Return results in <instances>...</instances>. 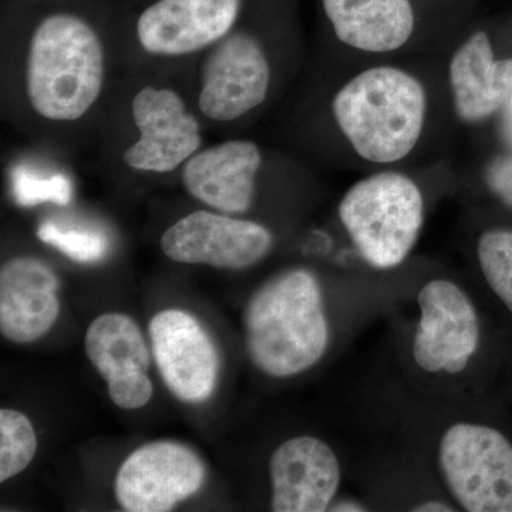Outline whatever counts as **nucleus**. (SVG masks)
<instances>
[{"label":"nucleus","mask_w":512,"mask_h":512,"mask_svg":"<svg viewBox=\"0 0 512 512\" xmlns=\"http://www.w3.org/2000/svg\"><path fill=\"white\" fill-rule=\"evenodd\" d=\"M106 53L97 29L74 10H55L37 22L26 57V96L37 116L72 123L103 92Z\"/></svg>","instance_id":"f257e3e1"},{"label":"nucleus","mask_w":512,"mask_h":512,"mask_svg":"<svg viewBox=\"0 0 512 512\" xmlns=\"http://www.w3.org/2000/svg\"><path fill=\"white\" fill-rule=\"evenodd\" d=\"M244 330L248 355L265 375L291 377L311 369L329 343L316 276L291 269L266 282L249 299Z\"/></svg>","instance_id":"f03ea898"},{"label":"nucleus","mask_w":512,"mask_h":512,"mask_svg":"<svg viewBox=\"0 0 512 512\" xmlns=\"http://www.w3.org/2000/svg\"><path fill=\"white\" fill-rule=\"evenodd\" d=\"M332 111L357 156L369 163L392 164L409 156L419 143L427 94L406 70L372 67L340 87Z\"/></svg>","instance_id":"7ed1b4c3"},{"label":"nucleus","mask_w":512,"mask_h":512,"mask_svg":"<svg viewBox=\"0 0 512 512\" xmlns=\"http://www.w3.org/2000/svg\"><path fill=\"white\" fill-rule=\"evenodd\" d=\"M339 217L367 264L396 268L419 239L423 194L419 185L402 173L369 175L346 192L339 204Z\"/></svg>","instance_id":"20e7f679"},{"label":"nucleus","mask_w":512,"mask_h":512,"mask_svg":"<svg viewBox=\"0 0 512 512\" xmlns=\"http://www.w3.org/2000/svg\"><path fill=\"white\" fill-rule=\"evenodd\" d=\"M441 476L470 512H512V444L500 431L457 423L439 447Z\"/></svg>","instance_id":"39448f33"},{"label":"nucleus","mask_w":512,"mask_h":512,"mask_svg":"<svg viewBox=\"0 0 512 512\" xmlns=\"http://www.w3.org/2000/svg\"><path fill=\"white\" fill-rule=\"evenodd\" d=\"M271 64L252 33L232 30L210 47L201 69L198 107L207 119L229 123L258 109L268 97Z\"/></svg>","instance_id":"423d86ee"},{"label":"nucleus","mask_w":512,"mask_h":512,"mask_svg":"<svg viewBox=\"0 0 512 512\" xmlns=\"http://www.w3.org/2000/svg\"><path fill=\"white\" fill-rule=\"evenodd\" d=\"M164 255L178 264L244 271L271 252L272 232L258 222L218 211H194L161 237Z\"/></svg>","instance_id":"0eeeda50"},{"label":"nucleus","mask_w":512,"mask_h":512,"mask_svg":"<svg viewBox=\"0 0 512 512\" xmlns=\"http://www.w3.org/2000/svg\"><path fill=\"white\" fill-rule=\"evenodd\" d=\"M420 322L414 336L413 356L429 373L466 370L480 343V322L473 302L454 282L434 279L417 298Z\"/></svg>","instance_id":"6e6552de"},{"label":"nucleus","mask_w":512,"mask_h":512,"mask_svg":"<svg viewBox=\"0 0 512 512\" xmlns=\"http://www.w3.org/2000/svg\"><path fill=\"white\" fill-rule=\"evenodd\" d=\"M131 114L138 138L123 154L131 170L173 173L200 151V123L175 90L143 87L131 101Z\"/></svg>","instance_id":"1a4fd4ad"},{"label":"nucleus","mask_w":512,"mask_h":512,"mask_svg":"<svg viewBox=\"0 0 512 512\" xmlns=\"http://www.w3.org/2000/svg\"><path fill=\"white\" fill-rule=\"evenodd\" d=\"M205 466L200 457L174 441L137 448L121 464L116 498L128 512H165L201 490Z\"/></svg>","instance_id":"9d476101"},{"label":"nucleus","mask_w":512,"mask_h":512,"mask_svg":"<svg viewBox=\"0 0 512 512\" xmlns=\"http://www.w3.org/2000/svg\"><path fill=\"white\" fill-rule=\"evenodd\" d=\"M242 8L244 0H151L136 19L138 45L151 56L194 55L229 35Z\"/></svg>","instance_id":"9b49d317"},{"label":"nucleus","mask_w":512,"mask_h":512,"mask_svg":"<svg viewBox=\"0 0 512 512\" xmlns=\"http://www.w3.org/2000/svg\"><path fill=\"white\" fill-rule=\"evenodd\" d=\"M150 339L167 389L184 403L210 399L217 386L220 356L201 323L191 313L165 309L151 319Z\"/></svg>","instance_id":"f8f14e48"},{"label":"nucleus","mask_w":512,"mask_h":512,"mask_svg":"<svg viewBox=\"0 0 512 512\" xmlns=\"http://www.w3.org/2000/svg\"><path fill=\"white\" fill-rule=\"evenodd\" d=\"M269 476L272 511L323 512L338 494L339 460L318 437H293L272 454Z\"/></svg>","instance_id":"ddd939ff"},{"label":"nucleus","mask_w":512,"mask_h":512,"mask_svg":"<svg viewBox=\"0 0 512 512\" xmlns=\"http://www.w3.org/2000/svg\"><path fill=\"white\" fill-rule=\"evenodd\" d=\"M261 167V148L254 141L229 140L195 153L183 165L181 178L188 194L201 204L241 215L254 204Z\"/></svg>","instance_id":"4468645a"},{"label":"nucleus","mask_w":512,"mask_h":512,"mask_svg":"<svg viewBox=\"0 0 512 512\" xmlns=\"http://www.w3.org/2000/svg\"><path fill=\"white\" fill-rule=\"evenodd\" d=\"M59 278L32 256L10 259L0 269V332L29 345L49 333L60 313Z\"/></svg>","instance_id":"2eb2a0df"},{"label":"nucleus","mask_w":512,"mask_h":512,"mask_svg":"<svg viewBox=\"0 0 512 512\" xmlns=\"http://www.w3.org/2000/svg\"><path fill=\"white\" fill-rule=\"evenodd\" d=\"M448 76L457 116L466 123L488 119L510 100L512 59H494L487 33H474L458 47Z\"/></svg>","instance_id":"dca6fc26"},{"label":"nucleus","mask_w":512,"mask_h":512,"mask_svg":"<svg viewBox=\"0 0 512 512\" xmlns=\"http://www.w3.org/2000/svg\"><path fill=\"white\" fill-rule=\"evenodd\" d=\"M340 42L367 53H387L409 42L414 32L410 0H322Z\"/></svg>","instance_id":"f3484780"},{"label":"nucleus","mask_w":512,"mask_h":512,"mask_svg":"<svg viewBox=\"0 0 512 512\" xmlns=\"http://www.w3.org/2000/svg\"><path fill=\"white\" fill-rule=\"evenodd\" d=\"M84 348L106 383L147 375L150 350L136 320L124 313H104L86 332Z\"/></svg>","instance_id":"a211bd4d"},{"label":"nucleus","mask_w":512,"mask_h":512,"mask_svg":"<svg viewBox=\"0 0 512 512\" xmlns=\"http://www.w3.org/2000/svg\"><path fill=\"white\" fill-rule=\"evenodd\" d=\"M37 451L32 421L16 410H0V483L29 467Z\"/></svg>","instance_id":"6ab92c4d"},{"label":"nucleus","mask_w":512,"mask_h":512,"mask_svg":"<svg viewBox=\"0 0 512 512\" xmlns=\"http://www.w3.org/2000/svg\"><path fill=\"white\" fill-rule=\"evenodd\" d=\"M477 252L488 285L512 312V232H485Z\"/></svg>","instance_id":"aec40b11"},{"label":"nucleus","mask_w":512,"mask_h":512,"mask_svg":"<svg viewBox=\"0 0 512 512\" xmlns=\"http://www.w3.org/2000/svg\"><path fill=\"white\" fill-rule=\"evenodd\" d=\"M37 237L45 244L59 249L67 258L82 264L100 261L107 252L106 238L99 232L62 229L52 222H45L40 225Z\"/></svg>","instance_id":"412c9836"},{"label":"nucleus","mask_w":512,"mask_h":512,"mask_svg":"<svg viewBox=\"0 0 512 512\" xmlns=\"http://www.w3.org/2000/svg\"><path fill=\"white\" fill-rule=\"evenodd\" d=\"M13 190L22 207H35L45 202L67 205L72 200V185L63 175L40 178L29 171L18 170L13 177Z\"/></svg>","instance_id":"4be33fe9"},{"label":"nucleus","mask_w":512,"mask_h":512,"mask_svg":"<svg viewBox=\"0 0 512 512\" xmlns=\"http://www.w3.org/2000/svg\"><path fill=\"white\" fill-rule=\"evenodd\" d=\"M107 390L111 402L124 410L141 409L150 402L154 393L153 382L148 375L107 383Z\"/></svg>","instance_id":"5701e85b"},{"label":"nucleus","mask_w":512,"mask_h":512,"mask_svg":"<svg viewBox=\"0 0 512 512\" xmlns=\"http://www.w3.org/2000/svg\"><path fill=\"white\" fill-rule=\"evenodd\" d=\"M487 183L498 198L512 207V153L497 158L488 167Z\"/></svg>","instance_id":"b1692460"},{"label":"nucleus","mask_w":512,"mask_h":512,"mask_svg":"<svg viewBox=\"0 0 512 512\" xmlns=\"http://www.w3.org/2000/svg\"><path fill=\"white\" fill-rule=\"evenodd\" d=\"M504 107L503 136L504 140L512 147V94Z\"/></svg>","instance_id":"393cba45"},{"label":"nucleus","mask_w":512,"mask_h":512,"mask_svg":"<svg viewBox=\"0 0 512 512\" xmlns=\"http://www.w3.org/2000/svg\"><path fill=\"white\" fill-rule=\"evenodd\" d=\"M413 511L417 512H450L454 511L453 507L441 501H427V503L416 505Z\"/></svg>","instance_id":"a878e982"},{"label":"nucleus","mask_w":512,"mask_h":512,"mask_svg":"<svg viewBox=\"0 0 512 512\" xmlns=\"http://www.w3.org/2000/svg\"><path fill=\"white\" fill-rule=\"evenodd\" d=\"M332 511H346V512H359L366 511L362 504L353 503V501H343V503L336 504L335 507L330 508Z\"/></svg>","instance_id":"bb28decb"},{"label":"nucleus","mask_w":512,"mask_h":512,"mask_svg":"<svg viewBox=\"0 0 512 512\" xmlns=\"http://www.w3.org/2000/svg\"><path fill=\"white\" fill-rule=\"evenodd\" d=\"M52 2H56V0H52Z\"/></svg>","instance_id":"cd10ccee"}]
</instances>
